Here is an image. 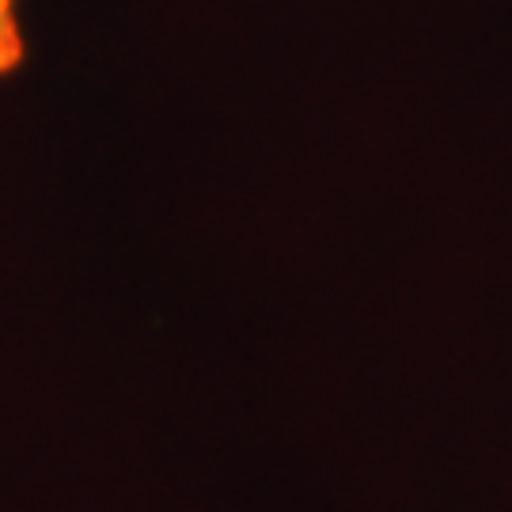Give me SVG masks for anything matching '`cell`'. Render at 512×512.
<instances>
[{"mask_svg": "<svg viewBox=\"0 0 512 512\" xmlns=\"http://www.w3.org/2000/svg\"><path fill=\"white\" fill-rule=\"evenodd\" d=\"M27 57L19 0H0V76H12Z\"/></svg>", "mask_w": 512, "mask_h": 512, "instance_id": "obj_1", "label": "cell"}]
</instances>
